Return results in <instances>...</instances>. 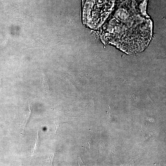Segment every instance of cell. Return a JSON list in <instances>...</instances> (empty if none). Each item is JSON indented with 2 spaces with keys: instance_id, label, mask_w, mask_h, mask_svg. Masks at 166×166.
Instances as JSON below:
<instances>
[{
  "instance_id": "obj_5",
  "label": "cell",
  "mask_w": 166,
  "mask_h": 166,
  "mask_svg": "<svg viewBox=\"0 0 166 166\" xmlns=\"http://www.w3.org/2000/svg\"><path fill=\"white\" fill-rule=\"evenodd\" d=\"M43 83L44 87L45 88H46V89H47L48 86L47 85V83L46 80H43Z\"/></svg>"
},
{
  "instance_id": "obj_4",
  "label": "cell",
  "mask_w": 166,
  "mask_h": 166,
  "mask_svg": "<svg viewBox=\"0 0 166 166\" xmlns=\"http://www.w3.org/2000/svg\"><path fill=\"white\" fill-rule=\"evenodd\" d=\"M86 141L88 144L89 145V147L90 148V145L91 144V138L90 137L87 138Z\"/></svg>"
},
{
  "instance_id": "obj_3",
  "label": "cell",
  "mask_w": 166,
  "mask_h": 166,
  "mask_svg": "<svg viewBox=\"0 0 166 166\" xmlns=\"http://www.w3.org/2000/svg\"><path fill=\"white\" fill-rule=\"evenodd\" d=\"M37 137H38L37 140H36V142H35L34 145V148L33 150V153L34 151L37 149V148L38 147V140L39 139L38 132V133H37Z\"/></svg>"
},
{
  "instance_id": "obj_6",
  "label": "cell",
  "mask_w": 166,
  "mask_h": 166,
  "mask_svg": "<svg viewBox=\"0 0 166 166\" xmlns=\"http://www.w3.org/2000/svg\"><path fill=\"white\" fill-rule=\"evenodd\" d=\"M79 158H80V162H81V163H83V162L82 161V160H81V158H80V157ZM80 161H79V163H80Z\"/></svg>"
},
{
  "instance_id": "obj_2",
  "label": "cell",
  "mask_w": 166,
  "mask_h": 166,
  "mask_svg": "<svg viewBox=\"0 0 166 166\" xmlns=\"http://www.w3.org/2000/svg\"><path fill=\"white\" fill-rule=\"evenodd\" d=\"M68 122H54V123L55 124V127H56V130H55V131H56V133H57V129L59 127V126L61 125H62L64 123H66Z\"/></svg>"
},
{
  "instance_id": "obj_1",
  "label": "cell",
  "mask_w": 166,
  "mask_h": 166,
  "mask_svg": "<svg viewBox=\"0 0 166 166\" xmlns=\"http://www.w3.org/2000/svg\"><path fill=\"white\" fill-rule=\"evenodd\" d=\"M29 113L27 115H26V119L25 120V121L24 122V123L23 125V130H24V129L26 127V125L28 123V120L30 118L31 115V110L30 109V106H29Z\"/></svg>"
},
{
  "instance_id": "obj_7",
  "label": "cell",
  "mask_w": 166,
  "mask_h": 166,
  "mask_svg": "<svg viewBox=\"0 0 166 166\" xmlns=\"http://www.w3.org/2000/svg\"><path fill=\"white\" fill-rule=\"evenodd\" d=\"M1 85H2L1 81V80H0V86H1Z\"/></svg>"
}]
</instances>
